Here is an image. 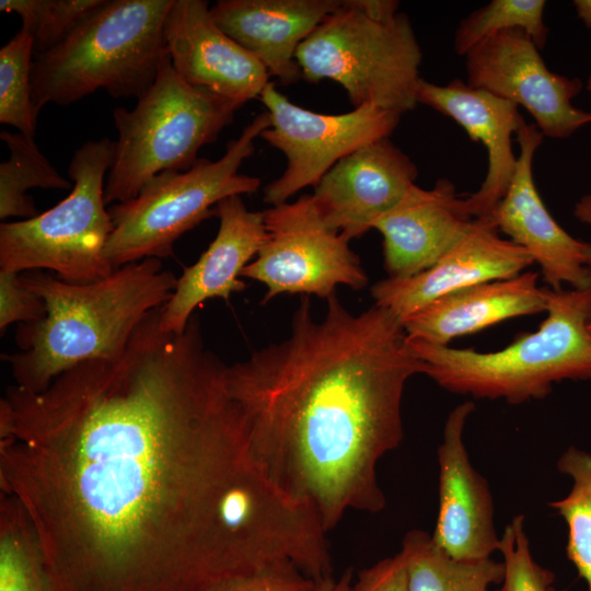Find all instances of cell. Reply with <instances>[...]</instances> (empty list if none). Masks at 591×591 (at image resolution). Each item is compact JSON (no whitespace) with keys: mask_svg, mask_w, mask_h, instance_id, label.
Wrapping results in <instances>:
<instances>
[{"mask_svg":"<svg viewBox=\"0 0 591 591\" xmlns=\"http://www.w3.org/2000/svg\"><path fill=\"white\" fill-rule=\"evenodd\" d=\"M544 0H493L463 19L453 39L454 51L466 56L488 37L507 30H523L538 49L545 46Z\"/></svg>","mask_w":591,"mask_h":591,"instance_id":"cell-27","label":"cell"},{"mask_svg":"<svg viewBox=\"0 0 591 591\" xmlns=\"http://www.w3.org/2000/svg\"><path fill=\"white\" fill-rule=\"evenodd\" d=\"M587 90L591 93V76L589 77L587 81Z\"/></svg>","mask_w":591,"mask_h":591,"instance_id":"cell-37","label":"cell"},{"mask_svg":"<svg viewBox=\"0 0 591 591\" xmlns=\"http://www.w3.org/2000/svg\"><path fill=\"white\" fill-rule=\"evenodd\" d=\"M108 138L76 150L68 169L70 194L33 218L0 225V268L22 274L48 269L76 285L104 279L115 268L105 250L114 224L104 201V178L114 158Z\"/></svg>","mask_w":591,"mask_h":591,"instance_id":"cell-9","label":"cell"},{"mask_svg":"<svg viewBox=\"0 0 591 591\" xmlns=\"http://www.w3.org/2000/svg\"><path fill=\"white\" fill-rule=\"evenodd\" d=\"M263 212L268 240L241 273L266 286L263 303L283 293L327 299L338 285L367 286V274L349 241L324 223L312 195Z\"/></svg>","mask_w":591,"mask_h":591,"instance_id":"cell-10","label":"cell"},{"mask_svg":"<svg viewBox=\"0 0 591 591\" xmlns=\"http://www.w3.org/2000/svg\"><path fill=\"white\" fill-rule=\"evenodd\" d=\"M399 552L406 564L408 591H489L503 579L502 561L491 557L454 559L422 530L407 532Z\"/></svg>","mask_w":591,"mask_h":591,"instance_id":"cell-23","label":"cell"},{"mask_svg":"<svg viewBox=\"0 0 591 591\" xmlns=\"http://www.w3.org/2000/svg\"><path fill=\"white\" fill-rule=\"evenodd\" d=\"M575 217L582 223L591 225V194L582 196L575 206ZM591 334V322L588 326Z\"/></svg>","mask_w":591,"mask_h":591,"instance_id":"cell-35","label":"cell"},{"mask_svg":"<svg viewBox=\"0 0 591 591\" xmlns=\"http://www.w3.org/2000/svg\"><path fill=\"white\" fill-rule=\"evenodd\" d=\"M425 370L392 312L355 315L334 293L322 321L302 297L290 336L228 366L225 378L254 462L328 532L349 510L385 507L378 464L401 444L404 389Z\"/></svg>","mask_w":591,"mask_h":591,"instance_id":"cell-2","label":"cell"},{"mask_svg":"<svg viewBox=\"0 0 591 591\" xmlns=\"http://www.w3.org/2000/svg\"><path fill=\"white\" fill-rule=\"evenodd\" d=\"M46 305L25 286L21 274L0 269V329L13 323H32L44 318Z\"/></svg>","mask_w":591,"mask_h":591,"instance_id":"cell-32","label":"cell"},{"mask_svg":"<svg viewBox=\"0 0 591 591\" xmlns=\"http://www.w3.org/2000/svg\"><path fill=\"white\" fill-rule=\"evenodd\" d=\"M1 140L8 146L10 157L0 163V218L37 216L32 188L68 189L71 182L51 165L37 148L34 137L2 130Z\"/></svg>","mask_w":591,"mask_h":591,"instance_id":"cell-24","label":"cell"},{"mask_svg":"<svg viewBox=\"0 0 591 591\" xmlns=\"http://www.w3.org/2000/svg\"><path fill=\"white\" fill-rule=\"evenodd\" d=\"M174 0H105L62 42L34 55L35 116L47 104L69 105L105 90L140 97L167 56L164 22Z\"/></svg>","mask_w":591,"mask_h":591,"instance_id":"cell-5","label":"cell"},{"mask_svg":"<svg viewBox=\"0 0 591 591\" xmlns=\"http://www.w3.org/2000/svg\"><path fill=\"white\" fill-rule=\"evenodd\" d=\"M259 100L270 117L260 137L287 159L281 176L264 188V201L276 206L306 186H315L343 158L371 142L389 138L401 114L361 105L344 114H320L300 107L273 82Z\"/></svg>","mask_w":591,"mask_h":591,"instance_id":"cell-11","label":"cell"},{"mask_svg":"<svg viewBox=\"0 0 591 591\" xmlns=\"http://www.w3.org/2000/svg\"><path fill=\"white\" fill-rule=\"evenodd\" d=\"M475 404L465 401L449 414L438 447L439 509L434 543L459 560L490 558L499 540L488 482L470 461L464 429Z\"/></svg>","mask_w":591,"mask_h":591,"instance_id":"cell-17","label":"cell"},{"mask_svg":"<svg viewBox=\"0 0 591 591\" xmlns=\"http://www.w3.org/2000/svg\"><path fill=\"white\" fill-rule=\"evenodd\" d=\"M535 124L523 123L517 132L520 153L506 195L489 218L499 232L522 247L538 264L553 290L591 287V243L575 239L546 209L535 186L533 159L543 141Z\"/></svg>","mask_w":591,"mask_h":591,"instance_id":"cell-13","label":"cell"},{"mask_svg":"<svg viewBox=\"0 0 591 591\" xmlns=\"http://www.w3.org/2000/svg\"><path fill=\"white\" fill-rule=\"evenodd\" d=\"M270 126L267 112L258 114L227 144L216 160L198 159L186 171H165L149 181L139 194L113 205L108 211L114 230L105 255L115 268L144 258L172 254L175 241L215 213L222 199L255 193L260 179L239 173L253 154L254 141Z\"/></svg>","mask_w":591,"mask_h":591,"instance_id":"cell-8","label":"cell"},{"mask_svg":"<svg viewBox=\"0 0 591 591\" xmlns=\"http://www.w3.org/2000/svg\"><path fill=\"white\" fill-rule=\"evenodd\" d=\"M417 176L412 159L385 138L338 161L311 195L324 223L350 241L373 229Z\"/></svg>","mask_w":591,"mask_h":591,"instance_id":"cell-15","label":"cell"},{"mask_svg":"<svg viewBox=\"0 0 591 591\" xmlns=\"http://www.w3.org/2000/svg\"><path fill=\"white\" fill-rule=\"evenodd\" d=\"M417 102L455 120L486 148L488 167L480 187L466 197L473 218L489 217L506 195L517 167L512 135L524 121L519 106L460 79L438 85L420 79Z\"/></svg>","mask_w":591,"mask_h":591,"instance_id":"cell-20","label":"cell"},{"mask_svg":"<svg viewBox=\"0 0 591 591\" xmlns=\"http://www.w3.org/2000/svg\"><path fill=\"white\" fill-rule=\"evenodd\" d=\"M557 466L572 485L567 496L549 505L566 522L567 556L591 591V453L569 447Z\"/></svg>","mask_w":591,"mask_h":591,"instance_id":"cell-26","label":"cell"},{"mask_svg":"<svg viewBox=\"0 0 591 591\" xmlns=\"http://www.w3.org/2000/svg\"><path fill=\"white\" fill-rule=\"evenodd\" d=\"M25 286L43 299L44 318L20 324V351L4 354L15 385L42 392L88 361L118 358L140 323L172 297L177 279L150 257L124 265L95 282L76 285L31 270Z\"/></svg>","mask_w":591,"mask_h":591,"instance_id":"cell-3","label":"cell"},{"mask_svg":"<svg viewBox=\"0 0 591 591\" xmlns=\"http://www.w3.org/2000/svg\"><path fill=\"white\" fill-rule=\"evenodd\" d=\"M350 591H408L406 564L402 553L361 570Z\"/></svg>","mask_w":591,"mask_h":591,"instance_id":"cell-33","label":"cell"},{"mask_svg":"<svg viewBox=\"0 0 591 591\" xmlns=\"http://www.w3.org/2000/svg\"><path fill=\"white\" fill-rule=\"evenodd\" d=\"M218 233L198 260L184 269L171 299L160 310V327L183 333L195 309L212 298L229 300L245 288L243 268L268 240L264 212L250 211L241 195L229 196L215 208Z\"/></svg>","mask_w":591,"mask_h":591,"instance_id":"cell-18","label":"cell"},{"mask_svg":"<svg viewBox=\"0 0 591 591\" xmlns=\"http://www.w3.org/2000/svg\"><path fill=\"white\" fill-rule=\"evenodd\" d=\"M519 245L500 235L489 217L474 218L466 233L430 268L383 279L371 288L375 305L401 323L433 300L480 282L509 279L533 264Z\"/></svg>","mask_w":591,"mask_h":591,"instance_id":"cell-16","label":"cell"},{"mask_svg":"<svg viewBox=\"0 0 591 591\" xmlns=\"http://www.w3.org/2000/svg\"><path fill=\"white\" fill-rule=\"evenodd\" d=\"M105 0H1L0 10L15 13L22 30L34 39V55L45 53L62 42Z\"/></svg>","mask_w":591,"mask_h":591,"instance_id":"cell-29","label":"cell"},{"mask_svg":"<svg viewBox=\"0 0 591 591\" xmlns=\"http://www.w3.org/2000/svg\"><path fill=\"white\" fill-rule=\"evenodd\" d=\"M546 312L537 274L468 286L447 293L402 322L408 338L433 345L448 344L508 318Z\"/></svg>","mask_w":591,"mask_h":591,"instance_id":"cell-22","label":"cell"},{"mask_svg":"<svg viewBox=\"0 0 591 591\" xmlns=\"http://www.w3.org/2000/svg\"><path fill=\"white\" fill-rule=\"evenodd\" d=\"M0 591H50L36 532L16 498L0 491Z\"/></svg>","mask_w":591,"mask_h":591,"instance_id":"cell-25","label":"cell"},{"mask_svg":"<svg viewBox=\"0 0 591 591\" xmlns=\"http://www.w3.org/2000/svg\"><path fill=\"white\" fill-rule=\"evenodd\" d=\"M352 572L347 569L338 579L332 577L317 582L315 591H350Z\"/></svg>","mask_w":591,"mask_h":591,"instance_id":"cell-34","label":"cell"},{"mask_svg":"<svg viewBox=\"0 0 591 591\" xmlns=\"http://www.w3.org/2000/svg\"><path fill=\"white\" fill-rule=\"evenodd\" d=\"M302 79H329L346 91L354 107L374 105L404 114L417 102L421 48L408 16L366 13L357 0H343L298 47Z\"/></svg>","mask_w":591,"mask_h":591,"instance_id":"cell-7","label":"cell"},{"mask_svg":"<svg viewBox=\"0 0 591 591\" xmlns=\"http://www.w3.org/2000/svg\"><path fill=\"white\" fill-rule=\"evenodd\" d=\"M241 106L186 83L167 55L136 106L113 112L118 139L105 183V205L135 198L162 172L190 169L198 151L217 139Z\"/></svg>","mask_w":591,"mask_h":591,"instance_id":"cell-6","label":"cell"},{"mask_svg":"<svg viewBox=\"0 0 591 591\" xmlns=\"http://www.w3.org/2000/svg\"><path fill=\"white\" fill-rule=\"evenodd\" d=\"M498 552L503 565L502 591H553V572L538 565L530 552L523 514L505 526Z\"/></svg>","mask_w":591,"mask_h":591,"instance_id":"cell-30","label":"cell"},{"mask_svg":"<svg viewBox=\"0 0 591 591\" xmlns=\"http://www.w3.org/2000/svg\"><path fill=\"white\" fill-rule=\"evenodd\" d=\"M495 591H502V590H501V589H499V590H495Z\"/></svg>","mask_w":591,"mask_h":591,"instance_id":"cell-38","label":"cell"},{"mask_svg":"<svg viewBox=\"0 0 591 591\" xmlns=\"http://www.w3.org/2000/svg\"><path fill=\"white\" fill-rule=\"evenodd\" d=\"M160 309L121 356L0 401V487L25 510L50 591H199L258 570L289 502L254 462L227 364Z\"/></svg>","mask_w":591,"mask_h":591,"instance_id":"cell-1","label":"cell"},{"mask_svg":"<svg viewBox=\"0 0 591 591\" xmlns=\"http://www.w3.org/2000/svg\"><path fill=\"white\" fill-rule=\"evenodd\" d=\"M317 581L291 563L235 575L208 583L199 591H315Z\"/></svg>","mask_w":591,"mask_h":591,"instance_id":"cell-31","label":"cell"},{"mask_svg":"<svg viewBox=\"0 0 591 591\" xmlns=\"http://www.w3.org/2000/svg\"><path fill=\"white\" fill-rule=\"evenodd\" d=\"M34 39L22 28L0 49V123L34 137L37 117L32 101Z\"/></svg>","mask_w":591,"mask_h":591,"instance_id":"cell-28","label":"cell"},{"mask_svg":"<svg viewBox=\"0 0 591 591\" xmlns=\"http://www.w3.org/2000/svg\"><path fill=\"white\" fill-rule=\"evenodd\" d=\"M343 0H219L210 7L217 24L253 54L282 84L302 79L300 44Z\"/></svg>","mask_w":591,"mask_h":591,"instance_id":"cell-21","label":"cell"},{"mask_svg":"<svg viewBox=\"0 0 591 591\" xmlns=\"http://www.w3.org/2000/svg\"><path fill=\"white\" fill-rule=\"evenodd\" d=\"M578 18L591 30V0L573 1Z\"/></svg>","mask_w":591,"mask_h":591,"instance_id":"cell-36","label":"cell"},{"mask_svg":"<svg viewBox=\"0 0 591 591\" xmlns=\"http://www.w3.org/2000/svg\"><path fill=\"white\" fill-rule=\"evenodd\" d=\"M172 67L189 85L244 105L259 99L269 73L213 20L202 0H174L164 22Z\"/></svg>","mask_w":591,"mask_h":591,"instance_id":"cell-14","label":"cell"},{"mask_svg":"<svg viewBox=\"0 0 591 591\" xmlns=\"http://www.w3.org/2000/svg\"><path fill=\"white\" fill-rule=\"evenodd\" d=\"M466 83L523 106L543 136L561 139L591 123L571 104L582 82L551 71L523 30L499 32L466 56Z\"/></svg>","mask_w":591,"mask_h":591,"instance_id":"cell-12","label":"cell"},{"mask_svg":"<svg viewBox=\"0 0 591 591\" xmlns=\"http://www.w3.org/2000/svg\"><path fill=\"white\" fill-rule=\"evenodd\" d=\"M466 197L448 178L433 187L416 184L373 225L383 237L384 267L390 277L405 278L434 265L470 229Z\"/></svg>","mask_w":591,"mask_h":591,"instance_id":"cell-19","label":"cell"},{"mask_svg":"<svg viewBox=\"0 0 591 591\" xmlns=\"http://www.w3.org/2000/svg\"><path fill=\"white\" fill-rule=\"evenodd\" d=\"M547 316L533 333L498 351L452 348L408 338L425 373L442 389L520 404L547 396L554 383L591 380V287H543Z\"/></svg>","mask_w":591,"mask_h":591,"instance_id":"cell-4","label":"cell"}]
</instances>
